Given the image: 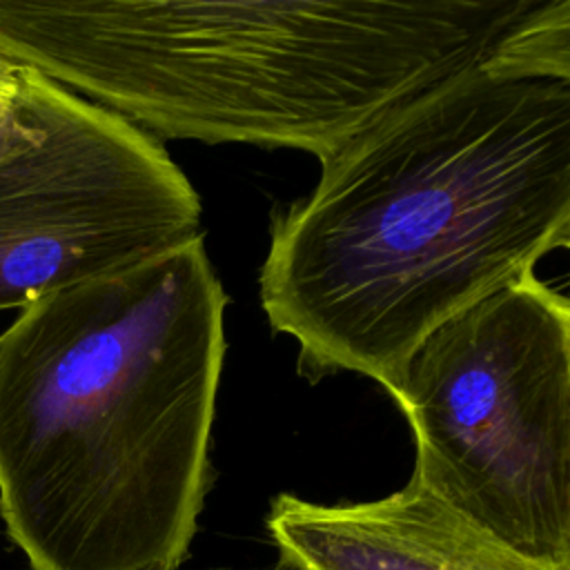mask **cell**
<instances>
[{
    "mask_svg": "<svg viewBox=\"0 0 570 570\" xmlns=\"http://www.w3.org/2000/svg\"><path fill=\"white\" fill-rule=\"evenodd\" d=\"M387 394L412 476L510 548L570 563V305L528 274L436 325Z\"/></svg>",
    "mask_w": 570,
    "mask_h": 570,
    "instance_id": "4",
    "label": "cell"
},
{
    "mask_svg": "<svg viewBox=\"0 0 570 570\" xmlns=\"http://www.w3.org/2000/svg\"><path fill=\"white\" fill-rule=\"evenodd\" d=\"M38 131L22 65L0 58V163L33 145Z\"/></svg>",
    "mask_w": 570,
    "mask_h": 570,
    "instance_id": "7",
    "label": "cell"
},
{
    "mask_svg": "<svg viewBox=\"0 0 570 570\" xmlns=\"http://www.w3.org/2000/svg\"><path fill=\"white\" fill-rule=\"evenodd\" d=\"M570 245V76L497 62L392 107L272 218L258 285L298 372L390 390L443 321Z\"/></svg>",
    "mask_w": 570,
    "mask_h": 570,
    "instance_id": "1",
    "label": "cell"
},
{
    "mask_svg": "<svg viewBox=\"0 0 570 570\" xmlns=\"http://www.w3.org/2000/svg\"><path fill=\"white\" fill-rule=\"evenodd\" d=\"M22 71L40 131L0 163V312L200 236V198L154 136Z\"/></svg>",
    "mask_w": 570,
    "mask_h": 570,
    "instance_id": "5",
    "label": "cell"
},
{
    "mask_svg": "<svg viewBox=\"0 0 570 570\" xmlns=\"http://www.w3.org/2000/svg\"><path fill=\"white\" fill-rule=\"evenodd\" d=\"M212 570H229V568H212ZM254 570H298V568H294L292 563L278 559V561H276L274 566H269V568H254Z\"/></svg>",
    "mask_w": 570,
    "mask_h": 570,
    "instance_id": "8",
    "label": "cell"
},
{
    "mask_svg": "<svg viewBox=\"0 0 570 570\" xmlns=\"http://www.w3.org/2000/svg\"><path fill=\"white\" fill-rule=\"evenodd\" d=\"M265 528L278 559L298 570H570L510 548L414 476L361 503L325 505L281 492Z\"/></svg>",
    "mask_w": 570,
    "mask_h": 570,
    "instance_id": "6",
    "label": "cell"
},
{
    "mask_svg": "<svg viewBox=\"0 0 570 570\" xmlns=\"http://www.w3.org/2000/svg\"><path fill=\"white\" fill-rule=\"evenodd\" d=\"M0 58L156 140L325 160L465 69L570 76V0H0Z\"/></svg>",
    "mask_w": 570,
    "mask_h": 570,
    "instance_id": "3",
    "label": "cell"
},
{
    "mask_svg": "<svg viewBox=\"0 0 570 570\" xmlns=\"http://www.w3.org/2000/svg\"><path fill=\"white\" fill-rule=\"evenodd\" d=\"M227 296L203 234L0 332V517L31 570H178L214 481Z\"/></svg>",
    "mask_w": 570,
    "mask_h": 570,
    "instance_id": "2",
    "label": "cell"
}]
</instances>
